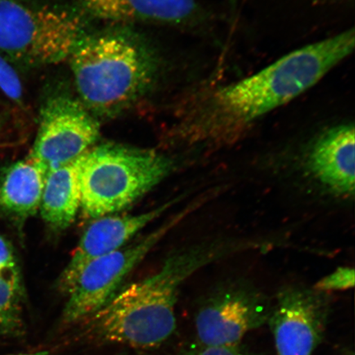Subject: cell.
Segmentation results:
<instances>
[{
    "label": "cell",
    "mask_w": 355,
    "mask_h": 355,
    "mask_svg": "<svg viewBox=\"0 0 355 355\" xmlns=\"http://www.w3.org/2000/svg\"><path fill=\"white\" fill-rule=\"evenodd\" d=\"M260 242L218 239L172 252L157 272L124 287L103 308L80 323L82 338L139 349L159 347L176 330L180 288L205 266Z\"/></svg>",
    "instance_id": "2"
},
{
    "label": "cell",
    "mask_w": 355,
    "mask_h": 355,
    "mask_svg": "<svg viewBox=\"0 0 355 355\" xmlns=\"http://www.w3.org/2000/svg\"><path fill=\"white\" fill-rule=\"evenodd\" d=\"M24 331V324L12 319L0 309V336H19Z\"/></svg>",
    "instance_id": "19"
},
{
    "label": "cell",
    "mask_w": 355,
    "mask_h": 355,
    "mask_svg": "<svg viewBox=\"0 0 355 355\" xmlns=\"http://www.w3.org/2000/svg\"><path fill=\"white\" fill-rule=\"evenodd\" d=\"M272 305L250 283H225L199 304L194 315L195 341L206 345L243 344L248 333L268 325Z\"/></svg>",
    "instance_id": "8"
},
{
    "label": "cell",
    "mask_w": 355,
    "mask_h": 355,
    "mask_svg": "<svg viewBox=\"0 0 355 355\" xmlns=\"http://www.w3.org/2000/svg\"><path fill=\"white\" fill-rule=\"evenodd\" d=\"M83 155L49 173L44 180L40 211L44 222L54 230L69 227L81 208L80 175Z\"/></svg>",
    "instance_id": "13"
},
{
    "label": "cell",
    "mask_w": 355,
    "mask_h": 355,
    "mask_svg": "<svg viewBox=\"0 0 355 355\" xmlns=\"http://www.w3.org/2000/svg\"><path fill=\"white\" fill-rule=\"evenodd\" d=\"M355 137L353 123L324 130L310 144L305 166L309 175L336 197L353 198L355 186Z\"/></svg>",
    "instance_id": "11"
},
{
    "label": "cell",
    "mask_w": 355,
    "mask_h": 355,
    "mask_svg": "<svg viewBox=\"0 0 355 355\" xmlns=\"http://www.w3.org/2000/svg\"><path fill=\"white\" fill-rule=\"evenodd\" d=\"M175 159L153 149L115 143L93 146L81 167L83 215L116 214L144 197L175 170Z\"/></svg>",
    "instance_id": "4"
},
{
    "label": "cell",
    "mask_w": 355,
    "mask_h": 355,
    "mask_svg": "<svg viewBox=\"0 0 355 355\" xmlns=\"http://www.w3.org/2000/svg\"><path fill=\"white\" fill-rule=\"evenodd\" d=\"M87 34L77 12L28 0H0V55L13 67L62 63Z\"/></svg>",
    "instance_id": "5"
},
{
    "label": "cell",
    "mask_w": 355,
    "mask_h": 355,
    "mask_svg": "<svg viewBox=\"0 0 355 355\" xmlns=\"http://www.w3.org/2000/svg\"><path fill=\"white\" fill-rule=\"evenodd\" d=\"M68 61L78 99L99 121L118 117L140 103L161 70L154 49L126 28L87 33Z\"/></svg>",
    "instance_id": "3"
},
{
    "label": "cell",
    "mask_w": 355,
    "mask_h": 355,
    "mask_svg": "<svg viewBox=\"0 0 355 355\" xmlns=\"http://www.w3.org/2000/svg\"><path fill=\"white\" fill-rule=\"evenodd\" d=\"M46 177L28 157L3 167L0 171V209L17 218L37 214Z\"/></svg>",
    "instance_id": "14"
},
{
    "label": "cell",
    "mask_w": 355,
    "mask_h": 355,
    "mask_svg": "<svg viewBox=\"0 0 355 355\" xmlns=\"http://www.w3.org/2000/svg\"><path fill=\"white\" fill-rule=\"evenodd\" d=\"M0 278H21L10 244L0 234Z\"/></svg>",
    "instance_id": "18"
},
{
    "label": "cell",
    "mask_w": 355,
    "mask_h": 355,
    "mask_svg": "<svg viewBox=\"0 0 355 355\" xmlns=\"http://www.w3.org/2000/svg\"><path fill=\"white\" fill-rule=\"evenodd\" d=\"M354 270L348 266H340L335 272L319 279L313 288L327 293L336 291H347L354 286Z\"/></svg>",
    "instance_id": "16"
},
{
    "label": "cell",
    "mask_w": 355,
    "mask_h": 355,
    "mask_svg": "<svg viewBox=\"0 0 355 355\" xmlns=\"http://www.w3.org/2000/svg\"><path fill=\"white\" fill-rule=\"evenodd\" d=\"M8 355H50V353H49V352H46V350H43V352L26 353V354H8Z\"/></svg>",
    "instance_id": "20"
},
{
    "label": "cell",
    "mask_w": 355,
    "mask_h": 355,
    "mask_svg": "<svg viewBox=\"0 0 355 355\" xmlns=\"http://www.w3.org/2000/svg\"><path fill=\"white\" fill-rule=\"evenodd\" d=\"M230 1H232V2H234V1H235V0H230Z\"/></svg>",
    "instance_id": "21"
},
{
    "label": "cell",
    "mask_w": 355,
    "mask_h": 355,
    "mask_svg": "<svg viewBox=\"0 0 355 355\" xmlns=\"http://www.w3.org/2000/svg\"><path fill=\"white\" fill-rule=\"evenodd\" d=\"M179 201L180 198L171 200L139 214H111L93 220L58 279V290L63 294L89 263L125 246L141 230L157 220Z\"/></svg>",
    "instance_id": "10"
},
{
    "label": "cell",
    "mask_w": 355,
    "mask_h": 355,
    "mask_svg": "<svg viewBox=\"0 0 355 355\" xmlns=\"http://www.w3.org/2000/svg\"><path fill=\"white\" fill-rule=\"evenodd\" d=\"M0 90L17 105L24 101V90L19 74L10 63L0 55Z\"/></svg>",
    "instance_id": "15"
},
{
    "label": "cell",
    "mask_w": 355,
    "mask_h": 355,
    "mask_svg": "<svg viewBox=\"0 0 355 355\" xmlns=\"http://www.w3.org/2000/svg\"><path fill=\"white\" fill-rule=\"evenodd\" d=\"M330 309L327 293L300 286L279 291L268 322L276 355H314L325 336Z\"/></svg>",
    "instance_id": "9"
},
{
    "label": "cell",
    "mask_w": 355,
    "mask_h": 355,
    "mask_svg": "<svg viewBox=\"0 0 355 355\" xmlns=\"http://www.w3.org/2000/svg\"><path fill=\"white\" fill-rule=\"evenodd\" d=\"M80 11L117 24L185 26L197 21L196 0H73Z\"/></svg>",
    "instance_id": "12"
},
{
    "label": "cell",
    "mask_w": 355,
    "mask_h": 355,
    "mask_svg": "<svg viewBox=\"0 0 355 355\" xmlns=\"http://www.w3.org/2000/svg\"><path fill=\"white\" fill-rule=\"evenodd\" d=\"M178 355H254L243 344L236 345H206L194 341L180 349Z\"/></svg>",
    "instance_id": "17"
},
{
    "label": "cell",
    "mask_w": 355,
    "mask_h": 355,
    "mask_svg": "<svg viewBox=\"0 0 355 355\" xmlns=\"http://www.w3.org/2000/svg\"><path fill=\"white\" fill-rule=\"evenodd\" d=\"M208 197L191 203L136 241L89 263L62 294L66 298L62 323L65 326L79 325L103 308L121 290L125 279L153 248Z\"/></svg>",
    "instance_id": "6"
},
{
    "label": "cell",
    "mask_w": 355,
    "mask_h": 355,
    "mask_svg": "<svg viewBox=\"0 0 355 355\" xmlns=\"http://www.w3.org/2000/svg\"><path fill=\"white\" fill-rule=\"evenodd\" d=\"M354 42L349 29L288 53L250 77L184 97L175 110L172 140L203 149L237 143L259 119L316 85L352 55Z\"/></svg>",
    "instance_id": "1"
},
{
    "label": "cell",
    "mask_w": 355,
    "mask_h": 355,
    "mask_svg": "<svg viewBox=\"0 0 355 355\" xmlns=\"http://www.w3.org/2000/svg\"><path fill=\"white\" fill-rule=\"evenodd\" d=\"M101 123L78 97H50L40 111L39 126L28 157L44 174L77 159L95 146Z\"/></svg>",
    "instance_id": "7"
}]
</instances>
